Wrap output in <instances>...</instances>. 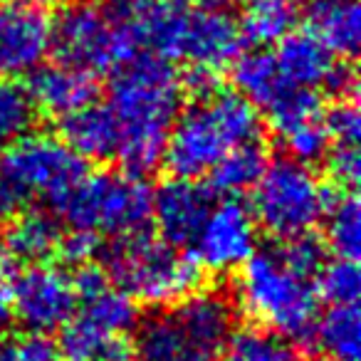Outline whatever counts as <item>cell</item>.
<instances>
[{
  "label": "cell",
  "instance_id": "cell-1",
  "mask_svg": "<svg viewBox=\"0 0 361 361\" xmlns=\"http://www.w3.org/2000/svg\"><path fill=\"white\" fill-rule=\"evenodd\" d=\"M183 104L178 72L156 52H136L114 70L109 109L119 126L114 159L124 171L146 176L164 161L169 131Z\"/></svg>",
  "mask_w": 361,
  "mask_h": 361
},
{
  "label": "cell",
  "instance_id": "cell-2",
  "mask_svg": "<svg viewBox=\"0 0 361 361\" xmlns=\"http://www.w3.org/2000/svg\"><path fill=\"white\" fill-rule=\"evenodd\" d=\"M257 106L240 92L216 90L178 111L169 131L164 164L176 178H203L238 144L260 139Z\"/></svg>",
  "mask_w": 361,
  "mask_h": 361
},
{
  "label": "cell",
  "instance_id": "cell-3",
  "mask_svg": "<svg viewBox=\"0 0 361 361\" xmlns=\"http://www.w3.org/2000/svg\"><path fill=\"white\" fill-rule=\"evenodd\" d=\"M134 13V11H131ZM141 42L164 60H183L188 67L221 72L243 52L238 18L221 0L183 6L178 0L136 11Z\"/></svg>",
  "mask_w": 361,
  "mask_h": 361
},
{
  "label": "cell",
  "instance_id": "cell-4",
  "mask_svg": "<svg viewBox=\"0 0 361 361\" xmlns=\"http://www.w3.org/2000/svg\"><path fill=\"white\" fill-rule=\"evenodd\" d=\"M238 305L262 326L310 344L319 297L312 277L300 275L280 257L277 247L255 250L235 282Z\"/></svg>",
  "mask_w": 361,
  "mask_h": 361
},
{
  "label": "cell",
  "instance_id": "cell-5",
  "mask_svg": "<svg viewBox=\"0 0 361 361\" xmlns=\"http://www.w3.org/2000/svg\"><path fill=\"white\" fill-rule=\"evenodd\" d=\"M141 47L136 18L121 0H80L52 20V52L92 75L114 72Z\"/></svg>",
  "mask_w": 361,
  "mask_h": 361
},
{
  "label": "cell",
  "instance_id": "cell-6",
  "mask_svg": "<svg viewBox=\"0 0 361 361\" xmlns=\"http://www.w3.org/2000/svg\"><path fill=\"white\" fill-rule=\"evenodd\" d=\"M104 270L134 302L164 307L176 305L201 282V267L188 255L149 231L111 238L104 247Z\"/></svg>",
  "mask_w": 361,
  "mask_h": 361
},
{
  "label": "cell",
  "instance_id": "cell-7",
  "mask_svg": "<svg viewBox=\"0 0 361 361\" xmlns=\"http://www.w3.org/2000/svg\"><path fill=\"white\" fill-rule=\"evenodd\" d=\"M154 191L141 176L129 171L85 173L82 180L57 203L55 211L70 228L121 238L149 231Z\"/></svg>",
  "mask_w": 361,
  "mask_h": 361
},
{
  "label": "cell",
  "instance_id": "cell-8",
  "mask_svg": "<svg viewBox=\"0 0 361 361\" xmlns=\"http://www.w3.org/2000/svg\"><path fill=\"white\" fill-rule=\"evenodd\" d=\"M250 191V211L257 228L277 240L312 233L331 201L324 180L312 171V166L290 156H280L267 164Z\"/></svg>",
  "mask_w": 361,
  "mask_h": 361
},
{
  "label": "cell",
  "instance_id": "cell-9",
  "mask_svg": "<svg viewBox=\"0 0 361 361\" xmlns=\"http://www.w3.org/2000/svg\"><path fill=\"white\" fill-rule=\"evenodd\" d=\"M85 173L87 161L52 134L27 131L0 151V176L11 180L30 203L42 198L57 208Z\"/></svg>",
  "mask_w": 361,
  "mask_h": 361
},
{
  "label": "cell",
  "instance_id": "cell-10",
  "mask_svg": "<svg viewBox=\"0 0 361 361\" xmlns=\"http://www.w3.org/2000/svg\"><path fill=\"white\" fill-rule=\"evenodd\" d=\"M193 260L201 270L213 275L240 270L257 250V223L252 211L235 196L213 203L206 221L191 240Z\"/></svg>",
  "mask_w": 361,
  "mask_h": 361
},
{
  "label": "cell",
  "instance_id": "cell-11",
  "mask_svg": "<svg viewBox=\"0 0 361 361\" xmlns=\"http://www.w3.org/2000/svg\"><path fill=\"white\" fill-rule=\"evenodd\" d=\"M16 322L27 334L60 331L77 312L72 277L47 262L25 265L11 280Z\"/></svg>",
  "mask_w": 361,
  "mask_h": 361
},
{
  "label": "cell",
  "instance_id": "cell-12",
  "mask_svg": "<svg viewBox=\"0 0 361 361\" xmlns=\"http://www.w3.org/2000/svg\"><path fill=\"white\" fill-rule=\"evenodd\" d=\"M52 52V20L32 0L0 3V77H30Z\"/></svg>",
  "mask_w": 361,
  "mask_h": 361
},
{
  "label": "cell",
  "instance_id": "cell-13",
  "mask_svg": "<svg viewBox=\"0 0 361 361\" xmlns=\"http://www.w3.org/2000/svg\"><path fill=\"white\" fill-rule=\"evenodd\" d=\"M213 206V191L201 186L196 178H169L154 191L151 221L159 238L173 247L191 245L201 223Z\"/></svg>",
  "mask_w": 361,
  "mask_h": 361
},
{
  "label": "cell",
  "instance_id": "cell-14",
  "mask_svg": "<svg viewBox=\"0 0 361 361\" xmlns=\"http://www.w3.org/2000/svg\"><path fill=\"white\" fill-rule=\"evenodd\" d=\"M72 287L80 307L77 317L111 334H129L131 329H136L139 324L136 302L109 280L104 267H97L92 262L80 265L72 275Z\"/></svg>",
  "mask_w": 361,
  "mask_h": 361
},
{
  "label": "cell",
  "instance_id": "cell-15",
  "mask_svg": "<svg viewBox=\"0 0 361 361\" xmlns=\"http://www.w3.org/2000/svg\"><path fill=\"white\" fill-rule=\"evenodd\" d=\"M27 94L37 111L62 119L97 102L99 85H97V75L92 72L67 62H57V65H40L32 72Z\"/></svg>",
  "mask_w": 361,
  "mask_h": 361
},
{
  "label": "cell",
  "instance_id": "cell-16",
  "mask_svg": "<svg viewBox=\"0 0 361 361\" xmlns=\"http://www.w3.org/2000/svg\"><path fill=\"white\" fill-rule=\"evenodd\" d=\"M131 344L134 361H221V351L203 344L178 324L173 314H154L144 319Z\"/></svg>",
  "mask_w": 361,
  "mask_h": 361
},
{
  "label": "cell",
  "instance_id": "cell-17",
  "mask_svg": "<svg viewBox=\"0 0 361 361\" xmlns=\"http://www.w3.org/2000/svg\"><path fill=\"white\" fill-rule=\"evenodd\" d=\"M60 139L82 161H109L119 146V126L106 104H92L60 119Z\"/></svg>",
  "mask_w": 361,
  "mask_h": 361
},
{
  "label": "cell",
  "instance_id": "cell-18",
  "mask_svg": "<svg viewBox=\"0 0 361 361\" xmlns=\"http://www.w3.org/2000/svg\"><path fill=\"white\" fill-rule=\"evenodd\" d=\"M307 30L339 57H356L361 45V11L356 0H310Z\"/></svg>",
  "mask_w": 361,
  "mask_h": 361
},
{
  "label": "cell",
  "instance_id": "cell-19",
  "mask_svg": "<svg viewBox=\"0 0 361 361\" xmlns=\"http://www.w3.org/2000/svg\"><path fill=\"white\" fill-rule=\"evenodd\" d=\"M171 314L178 319V324L201 339L203 344L213 346V349L223 351V344L231 336L233 326H235V312H233V302L221 292L211 290H193L180 302L173 305Z\"/></svg>",
  "mask_w": 361,
  "mask_h": 361
},
{
  "label": "cell",
  "instance_id": "cell-20",
  "mask_svg": "<svg viewBox=\"0 0 361 361\" xmlns=\"http://www.w3.org/2000/svg\"><path fill=\"white\" fill-rule=\"evenodd\" d=\"M62 228L55 216L42 211H23L11 221L3 235V255L18 265H37L57 255Z\"/></svg>",
  "mask_w": 361,
  "mask_h": 361
},
{
  "label": "cell",
  "instance_id": "cell-21",
  "mask_svg": "<svg viewBox=\"0 0 361 361\" xmlns=\"http://www.w3.org/2000/svg\"><path fill=\"white\" fill-rule=\"evenodd\" d=\"M272 55L282 77L305 90H319L334 65V55L310 30L287 32Z\"/></svg>",
  "mask_w": 361,
  "mask_h": 361
},
{
  "label": "cell",
  "instance_id": "cell-22",
  "mask_svg": "<svg viewBox=\"0 0 361 361\" xmlns=\"http://www.w3.org/2000/svg\"><path fill=\"white\" fill-rule=\"evenodd\" d=\"M62 361H131V341L126 334H111L72 317L60 329L57 344Z\"/></svg>",
  "mask_w": 361,
  "mask_h": 361
},
{
  "label": "cell",
  "instance_id": "cell-23",
  "mask_svg": "<svg viewBox=\"0 0 361 361\" xmlns=\"http://www.w3.org/2000/svg\"><path fill=\"white\" fill-rule=\"evenodd\" d=\"M310 344L336 361H356L361 354V314L356 305H329L314 319Z\"/></svg>",
  "mask_w": 361,
  "mask_h": 361
},
{
  "label": "cell",
  "instance_id": "cell-24",
  "mask_svg": "<svg viewBox=\"0 0 361 361\" xmlns=\"http://www.w3.org/2000/svg\"><path fill=\"white\" fill-rule=\"evenodd\" d=\"M221 361H302L300 344L262 324L233 326Z\"/></svg>",
  "mask_w": 361,
  "mask_h": 361
},
{
  "label": "cell",
  "instance_id": "cell-25",
  "mask_svg": "<svg viewBox=\"0 0 361 361\" xmlns=\"http://www.w3.org/2000/svg\"><path fill=\"white\" fill-rule=\"evenodd\" d=\"M300 8L295 0H250L245 3L238 27L243 42L252 47L277 45L287 32L295 30Z\"/></svg>",
  "mask_w": 361,
  "mask_h": 361
},
{
  "label": "cell",
  "instance_id": "cell-26",
  "mask_svg": "<svg viewBox=\"0 0 361 361\" xmlns=\"http://www.w3.org/2000/svg\"><path fill=\"white\" fill-rule=\"evenodd\" d=\"M267 166V151L260 139L238 144L211 169V191L223 196H240L257 183Z\"/></svg>",
  "mask_w": 361,
  "mask_h": 361
},
{
  "label": "cell",
  "instance_id": "cell-27",
  "mask_svg": "<svg viewBox=\"0 0 361 361\" xmlns=\"http://www.w3.org/2000/svg\"><path fill=\"white\" fill-rule=\"evenodd\" d=\"M233 80L240 94L260 109H265L287 85H292L282 77L275 55L262 47L252 52H240L233 60Z\"/></svg>",
  "mask_w": 361,
  "mask_h": 361
},
{
  "label": "cell",
  "instance_id": "cell-28",
  "mask_svg": "<svg viewBox=\"0 0 361 361\" xmlns=\"http://www.w3.org/2000/svg\"><path fill=\"white\" fill-rule=\"evenodd\" d=\"M324 240L336 257L356 260L361 255V208L354 191L334 196L324 213Z\"/></svg>",
  "mask_w": 361,
  "mask_h": 361
},
{
  "label": "cell",
  "instance_id": "cell-29",
  "mask_svg": "<svg viewBox=\"0 0 361 361\" xmlns=\"http://www.w3.org/2000/svg\"><path fill=\"white\" fill-rule=\"evenodd\" d=\"M37 109L18 80L0 77V149L32 129Z\"/></svg>",
  "mask_w": 361,
  "mask_h": 361
},
{
  "label": "cell",
  "instance_id": "cell-30",
  "mask_svg": "<svg viewBox=\"0 0 361 361\" xmlns=\"http://www.w3.org/2000/svg\"><path fill=\"white\" fill-rule=\"evenodd\" d=\"M317 297L326 305H356L361 292V272L356 260L336 257L331 262H322L314 275Z\"/></svg>",
  "mask_w": 361,
  "mask_h": 361
},
{
  "label": "cell",
  "instance_id": "cell-31",
  "mask_svg": "<svg viewBox=\"0 0 361 361\" xmlns=\"http://www.w3.org/2000/svg\"><path fill=\"white\" fill-rule=\"evenodd\" d=\"M265 114L270 124L275 126L277 134L292 129L300 121H307L312 116H319V97L314 90H305V87L287 85L270 104L265 106Z\"/></svg>",
  "mask_w": 361,
  "mask_h": 361
},
{
  "label": "cell",
  "instance_id": "cell-32",
  "mask_svg": "<svg viewBox=\"0 0 361 361\" xmlns=\"http://www.w3.org/2000/svg\"><path fill=\"white\" fill-rule=\"evenodd\" d=\"M282 141H285L287 156L302 164H314L326 156L331 146V139L326 134V126L322 116H312L307 121H300L292 129L282 131Z\"/></svg>",
  "mask_w": 361,
  "mask_h": 361
},
{
  "label": "cell",
  "instance_id": "cell-33",
  "mask_svg": "<svg viewBox=\"0 0 361 361\" xmlns=\"http://www.w3.org/2000/svg\"><path fill=\"white\" fill-rule=\"evenodd\" d=\"M277 252H280V257L292 270H297L305 277H312V280H314L317 270H319L322 262H324V243L317 240L312 233L290 238V240H282L280 245H277Z\"/></svg>",
  "mask_w": 361,
  "mask_h": 361
},
{
  "label": "cell",
  "instance_id": "cell-34",
  "mask_svg": "<svg viewBox=\"0 0 361 361\" xmlns=\"http://www.w3.org/2000/svg\"><path fill=\"white\" fill-rule=\"evenodd\" d=\"M326 169L341 191H354L361 180L359 144H334L326 151Z\"/></svg>",
  "mask_w": 361,
  "mask_h": 361
},
{
  "label": "cell",
  "instance_id": "cell-35",
  "mask_svg": "<svg viewBox=\"0 0 361 361\" xmlns=\"http://www.w3.org/2000/svg\"><path fill=\"white\" fill-rule=\"evenodd\" d=\"M322 119H324L331 144H359L361 111L354 99H339Z\"/></svg>",
  "mask_w": 361,
  "mask_h": 361
},
{
  "label": "cell",
  "instance_id": "cell-36",
  "mask_svg": "<svg viewBox=\"0 0 361 361\" xmlns=\"http://www.w3.org/2000/svg\"><path fill=\"white\" fill-rule=\"evenodd\" d=\"M99 247H102V243H99V235H97V233L82 231V228H72L67 235L62 233L60 245H57V255H60L65 262H70V265L80 267V265L92 262V257L99 252Z\"/></svg>",
  "mask_w": 361,
  "mask_h": 361
},
{
  "label": "cell",
  "instance_id": "cell-37",
  "mask_svg": "<svg viewBox=\"0 0 361 361\" xmlns=\"http://www.w3.org/2000/svg\"><path fill=\"white\" fill-rule=\"evenodd\" d=\"M11 361H62V356L47 334H27L11 346Z\"/></svg>",
  "mask_w": 361,
  "mask_h": 361
},
{
  "label": "cell",
  "instance_id": "cell-38",
  "mask_svg": "<svg viewBox=\"0 0 361 361\" xmlns=\"http://www.w3.org/2000/svg\"><path fill=\"white\" fill-rule=\"evenodd\" d=\"M324 87L329 94H334L336 99H354L356 97V87H359V77H356V70L349 65L346 60L331 65L329 75L324 80Z\"/></svg>",
  "mask_w": 361,
  "mask_h": 361
},
{
  "label": "cell",
  "instance_id": "cell-39",
  "mask_svg": "<svg viewBox=\"0 0 361 361\" xmlns=\"http://www.w3.org/2000/svg\"><path fill=\"white\" fill-rule=\"evenodd\" d=\"M180 80V90H186L193 99H201V97H208L211 92L221 90V80H218L216 70H206V67H188L183 72Z\"/></svg>",
  "mask_w": 361,
  "mask_h": 361
},
{
  "label": "cell",
  "instance_id": "cell-40",
  "mask_svg": "<svg viewBox=\"0 0 361 361\" xmlns=\"http://www.w3.org/2000/svg\"><path fill=\"white\" fill-rule=\"evenodd\" d=\"M13 324H16V312H13L11 277L0 270V341L11 334Z\"/></svg>",
  "mask_w": 361,
  "mask_h": 361
},
{
  "label": "cell",
  "instance_id": "cell-41",
  "mask_svg": "<svg viewBox=\"0 0 361 361\" xmlns=\"http://www.w3.org/2000/svg\"><path fill=\"white\" fill-rule=\"evenodd\" d=\"M129 11H146V8H151V6H161V3H173V0H121Z\"/></svg>",
  "mask_w": 361,
  "mask_h": 361
},
{
  "label": "cell",
  "instance_id": "cell-42",
  "mask_svg": "<svg viewBox=\"0 0 361 361\" xmlns=\"http://www.w3.org/2000/svg\"><path fill=\"white\" fill-rule=\"evenodd\" d=\"M0 361H11V346L0 344Z\"/></svg>",
  "mask_w": 361,
  "mask_h": 361
},
{
  "label": "cell",
  "instance_id": "cell-43",
  "mask_svg": "<svg viewBox=\"0 0 361 361\" xmlns=\"http://www.w3.org/2000/svg\"><path fill=\"white\" fill-rule=\"evenodd\" d=\"M32 3H37V6H42V3H55V0H32Z\"/></svg>",
  "mask_w": 361,
  "mask_h": 361
},
{
  "label": "cell",
  "instance_id": "cell-44",
  "mask_svg": "<svg viewBox=\"0 0 361 361\" xmlns=\"http://www.w3.org/2000/svg\"><path fill=\"white\" fill-rule=\"evenodd\" d=\"M0 255H3V238H0Z\"/></svg>",
  "mask_w": 361,
  "mask_h": 361
},
{
  "label": "cell",
  "instance_id": "cell-45",
  "mask_svg": "<svg viewBox=\"0 0 361 361\" xmlns=\"http://www.w3.org/2000/svg\"><path fill=\"white\" fill-rule=\"evenodd\" d=\"M240 3H250V0H240Z\"/></svg>",
  "mask_w": 361,
  "mask_h": 361
},
{
  "label": "cell",
  "instance_id": "cell-46",
  "mask_svg": "<svg viewBox=\"0 0 361 361\" xmlns=\"http://www.w3.org/2000/svg\"><path fill=\"white\" fill-rule=\"evenodd\" d=\"M331 361H336V359H331Z\"/></svg>",
  "mask_w": 361,
  "mask_h": 361
}]
</instances>
